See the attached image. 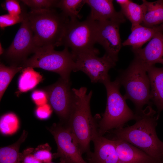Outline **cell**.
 <instances>
[{"label": "cell", "instance_id": "11", "mask_svg": "<svg viewBox=\"0 0 163 163\" xmlns=\"http://www.w3.org/2000/svg\"><path fill=\"white\" fill-rule=\"evenodd\" d=\"M71 82L60 78L54 84L45 87L48 103L58 116L61 123L66 124L70 113L73 100Z\"/></svg>", "mask_w": 163, "mask_h": 163}, {"label": "cell", "instance_id": "28", "mask_svg": "<svg viewBox=\"0 0 163 163\" xmlns=\"http://www.w3.org/2000/svg\"><path fill=\"white\" fill-rule=\"evenodd\" d=\"M26 12L22 9L21 14L14 16L6 14L0 16V27L1 28L12 26L17 23H21L23 21Z\"/></svg>", "mask_w": 163, "mask_h": 163}, {"label": "cell", "instance_id": "21", "mask_svg": "<svg viewBox=\"0 0 163 163\" xmlns=\"http://www.w3.org/2000/svg\"><path fill=\"white\" fill-rule=\"evenodd\" d=\"M33 69L27 67L22 70L18 85V89L20 92H26L32 89L42 81V76Z\"/></svg>", "mask_w": 163, "mask_h": 163}, {"label": "cell", "instance_id": "16", "mask_svg": "<svg viewBox=\"0 0 163 163\" xmlns=\"http://www.w3.org/2000/svg\"><path fill=\"white\" fill-rule=\"evenodd\" d=\"M113 139L120 163H155L157 161L142 150L125 141Z\"/></svg>", "mask_w": 163, "mask_h": 163}, {"label": "cell", "instance_id": "1", "mask_svg": "<svg viewBox=\"0 0 163 163\" xmlns=\"http://www.w3.org/2000/svg\"><path fill=\"white\" fill-rule=\"evenodd\" d=\"M151 105L136 114L133 125L115 129L114 139L125 141L142 150L156 161L163 157V142L157 136L156 127L158 117Z\"/></svg>", "mask_w": 163, "mask_h": 163}, {"label": "cell", "instance_id": "24", "mask_svg": "<svg viewBox=\"0 0 163 163\" xmlns=\"http://www.w3.org/2000/svg\"><path fill=\"white\" fill-rule=\"evenodd\" d=\"M21 66L11 65L6 66L2 63L0 64V100L11 80L18 72L22 71Z\"/></svg>", "mask_w": 163, "mask_h": 163}, {"label": "cell", "instance_id": "23", "mask_svg": "<svg viewBox=\"0 0 163 163\" xmlns=\"http://www.w3.org/2000/svg\"><path fill=\"white\" fill-rule=\"evenodd\" d=\"M85 3V0H58L56 7L60 9L62 12L70 20L74 21L81 18L79 13Z\"/></svg>", "mask_w": 163, "mask_h": 163}, {"label": "cell", "instance_id": "35", "mask_svg": "<svg viewBox=\"0 0 163 163\" xmlns=\"http://www.w3.org/2000/svg\"><path fill=\"white\" fill-rule=\"evenodd\" d=\"M155 163H163V157L160 160L157 161Z\"/></svg>", "mask_w": 163, "mask_h": 163}, {"label": "cell", "instance_id": "4", "mask_svg": "<svg viewBox=\"0 0 163 163\" xmlns=\"http://www.w3.org/2000/svg\"><path fill=\"white\" fill-rule=\"evenodd\" d=\"M147 74L144 65L134 58L126 69L120 71L117 78L125 88V99L134 104L136 114L142 111L144 105H151L150 82Z\"/></svg>", "mask_w": 163, "mask_h": 163}, {"label": "cell", "instance_id": "7", "mask_svg": "<svg viewBox=\"0 0 163 163\" xmlns=\"http://www.w3.org/2000/svg\"><path fill=\"white\" fill-rule=\"evenodd\" d=\"M97 23L88 17L82 21L70 20L61 46L71 48L73 58L80 53L99 51L94 47Z\"/></svg>", "mask_w": 163, "mask_h": 163}, {"label": "cell", "instance_id": "6", "mask_svg": "<svg viewBox=\"0 0 163 163\" xmlns=\"http://www.w3.org/2000/svg\"><path fill=\"white\" fill-rule=\"evenodd\" d=\"M33 55L21 65L23 69L40 68L59 74L64 80L70 81L71 72H74L75 62L68 48L58 51L52 46L37 48Z\"/></svg>", "mask_w": 163, "mask_h": 163}, {"label": "cell", "instance_id": "33", "mask_svg": "<svg viewBox=\"0 0 163 163\" xmlns=\"http://www.w3.org/2000/svg\"><path fill=\"white\" fill-rule=\"evenodd\" d=\"M116 2L120 5V6L125 5L128 3L130 0H116Z\"/></svg>", "mask_w": 163, "mask_h": 163}, {"label": "cell", "instance_id": "9", "mask_svg": "<svg viewBox=\"0 0 163 163\" xmlns=\"http://www.w3.org/2000/svg\"><path fill=\"white\" fill-rule=\"evenodd\" d=\"M49 130L57 147V152L53 154V158H59L66 163H88L83 158L78 144L66 124L54 123Z\"/></svg>", "mask_w": 163, "mask_h": 163}, {"label": "cell", "instance_id": "29", "mask_svg": "<svg viewBox=\"0 0 163 163\" xmlns=\"http://www.w3.org/2000/svg\"><path fill=\"white\" fill-rule=\"evenodd\" d=\"M2 6L8 12V14L14 16L20 15L22 12L18 1L16 0H6Z\"/></svg>", "mask_w": 163, "mask_h": 163}, {"label": "cell", "instance_id": "10", "mask_svg": "<svg viewBox=\"0 0 163 163\" xmlns=\"http://www.w3.org/2000/svg\"><path fill=\"white\" fill-rule=\"evenodd\" d=\"M25 13L24 18L9 47L4 51L3 57L11 65L20 66L36 49L33 34Z\"/></svg>", "mask_w": 163, "mask_h": 163}, {"label": "cell", "instance_id": "20", "mask_svg": "<svg viewBox=\"0 0 163 163\" xmlns=\"http://www.w3.org/2000/svg\"><path fill=\"white\" fill-rule=\"evenodd\" d=\"M27 135V132L24 130L20 137L15 143L0 148V163H21L19 149Z\"/></svg>", "mask_w": 163, "mask_h": 163}, {"label": "cell", "instance_id": "32", "mask_svg": "<svg viewBox=\"0 0 163 163\" xmlns=\"http://www.w3.org/2000/svg\"><path fill=\"white\" fill-rule=\"evenodd\" d=\"M33 148H28L22 153H20V158L21 163H42L34 156Z\"/></svg>", "mask_w": 163, "mask_h": 163}, {"label": "cell", "instance_id": "5", "mask_svg": "<svg viewBox=\"0 0 163 163\" xmlns=\"http://www.w3.org/2000/svg\"><path fill=\"white\" fill-rule=\"evenodd\" d=\"M106 90L107 102L105 111L97 125L100 135L113 129L123 127L129 121L136 120V115L127 105L124 96L120 92V85L116 78L103 84Z\"/></svg>", "mask_w": 163, "mask_h": 163}, {"label": "cell", "instance_id": "34", "mask_svg": "<svg viewBox=\"0 0 163 163\" xmlns=\"http://www.w3.org/2000/svg\"><path fill=\"white\" fill-rule=\"evenodd\" d=\"M4 51L2 48L1 43H0V55L3 54L4 53Z\"/></svg>", "mask_w": 163, "mask_h": 163}, {"label": "cell", "instance_id": "8", "mask_svg": "<svg viewBox=\"0 0 163 163\" xmlns=\"http://www.w3.org/2000/svg\"><path fill=\"white\" fill-rule=\"evenodd\" d=\"M99 52L80 53L73 57L75 62L74 72L81 71L89 77L93 83L104 84L110 80L109 70L115 66L117 62L105 53L101 57Z\"/></svg>", "mask_w": 163, "mask_h": 163}, {"label": "cell", "instance_id": "26", "mask_svg": "<svg viewBox=\"0 0 163 163\" xmlns=\"http://www.w3.org/2000/svg\"><path fill=\"white\" fill-rule=\"evenodd\" d=\"M23 4L30 8L31 10H41L53 9L56 7L58 0H21Z\"/></svg>", "mask_w": 163, "mask_h": 163}, {"label": "cell", "instance_id": "14", "mask_svg": "<svg viewBox=\"0 0 163 163\" xmlns=\"http://www.w3.org/2000/svg\"><path fill=\"white\" fill-rule=\"evenodd\" d=\"M132 51L134 58L145 67L155 66L156 63L163 65V31L156 34L145 47Z\"/></svg>", "mask_w": 163, "mask_h": 163}, {"label": "cell", "instance_id": "12", "mask_svg": "<svg viewBox=\"0 0 163 163\" xmlns=\"http://www.w3.org/2000/svg\"><path fill=\"white\" fill-rule=\"evenodd\" d=\"M96 41L105 50V53L117 61L122 45L119 33L120 23L107 20L97 21Z\"/></svg>", "mask_w": 163, "mask_h": 163}, {"label": "cell", "instance_id": "3", "mask_svg": "<svg viewBox=\"0 0 163 163\" xmlns=\"http://www.w3.org/2000/svg\"><path fill=\"white\" fill-rule=\"evenodd\" d=\"M27 17L37 48L60 46L69 18L54 9L30 10Z\"/></svg>", "mask_w": 163, "mask_h": 163}, {"label": "cell", "instance_id": "27", "mask_svg": "<svg viewBox=\"0 0 163 163\" xmlns=\"http://www.w3.org/2000/svg\"><path fill=\"white\" fill-rule=\"evenodd\" d=\"M51 149L50 146L47 144L41 145L34 149L33 154L35 157L42 163H50L53 158Z\"/></svg>", "mask_w": 163, "mask_h": 163}, {"label": "cell", "instance_id": "17", "mask_svg": "<svg viewBox=\"0 0 163 163\" xmlns=\"http://www.w3.org/2000/svg\"><path fill=\"white\" fill-rule=\"evenodd\" d=\"M150 85V97L156 106L158 117L163 110V67L155 66L145 67Z\"/></svg>", "mask_w": 163, "mask_h": 163}, {"label": "cell", "instance_id": "25", "mask_svg": "<svg viewBox=\"0 0 163 163\" xmlns=\"http://www.w3.org/2000/svg\"><path fill=\"white\" fill-rule=\"evenodd\" d=\"M19 124V120L16 114L12 113H6L0 118V132L4 135H12L18 131Z\"/></svg>", "mask_w": 163, "mask_h": 163}, {"label": "cell", "instance_id": "31", "mask_svg": "<svg viewBox=\"0 0 163 163\" xmlns=\"http://www.w3.org/2000/svg\"><path fill=\"white\" fill-rule=\"evenodd\" d=\"M53 109L48 103L43 105L37 106L35 110V114L38 118L45 120L49 118L51 115Z\"/></svg>", "mask_w": 163, "mask_h": 163}, {"label": "cell", "instance_id": "2", "mask_svg": "<svg viewBox=\"0 0 163 163\" xmlns=\"http://www.w3.org/2000/svg\"><path fill=\"white\" fill-rule=\"evenodd\" d=\"M87 88L82 87L73 88V100L68 120L65 124L75 136L82 154L91 151L90 143L98 133L97 124L93 117L90 107L92 94H87Z\"/></svg>", "mask_w": 163, "mask_h": 163}, {"label": "cell", "instance_id": "15", "mask_svg": "<svg viewBox=\"0 0 163 163\" xmlns=\"http://www.w3.org/2000/svg\"><path fill=\"white\" fill-rule=\"evenodd\" d=\"M85 3L91 9L88 17L97 21L107 20L118 22L121 24L125 21L121 12L116 11L112 0H85Z\"/></svg>", "mask_w": 163, "mask_h": 163}, {"label": "cell", "instance_id": "36", "mask_svg": "<svg viewBox=\"0 0 163 163\" xmlns=\"http://www.w3.org/2000/svg\"><path fill=\"white\" fill-rule=\"evenodd\" d=\"M50 163H55L51 162ZM57 163H65L64 161L62 160H60V162Z\"/></svg>", "mask_w": 163, "mask_h": 163}, {"label": "cell", "instance_id": "13", "mask_svg": "<svg viewBox=\"0 0 163 163\" xmlns=\"http://www.w3.org/2000/svg\"><path fill=\"white\" fill-rule=\"evenodd\" d=\"M94 150L87 154L88 163H120L113 139H110L98 133L93 137Z\"/></svg>", "mask_w": 163, "mask_h": 163}, {"label": "cell", "instance_id": "18", "mask_svg": "<svg viewBox=\"0 0 163 163\" xmlns=\"http://www.w3.org/2000/svg\"><path fill=\"white\" fill-rule=\"evenodd\" d=\"M161 31H163V24L152 27L139 25L131 29V33L122 45L131 46L132 50L140 49L144 44Z\"/></svg>", "mask_w": 163, "mask_h": 163}, {"label": "cell", "instance_id": "30", "mask_svg": "<svg viewBox=\"0 0 163 163\" xmlns=\"http://www.w3.org/2000/svg\"><path fill=\"white\" fill-rule=\"evenodd\" d=\"M31 97L32 100L37 106L48 103L47 95L44 91L34 90L32 92Z\"/></svg>", "mask_w": 163, "mask_h": 163}, {"label": "cell", "instance_id": "19", "mask_svg": "<svg viewBox=\"0 0 163 163\" xmlns=\"http://www.w3.org/2000/svg\"><path fill=\"white\" fill-rule=\"evenodd\" d=\"M143 15L142 25L152 27L163 24V0H142Z\"/></svg>", "mask_w": 163, "mask_h": 163}, {"label": "cell", "instance_id": "22", "mask_svg": "<svg viewBox=\"0 0 163 163\" xmlns=\"http://www.w3.org/2000/svg\"><path fill=\"white\" fill-rule=\"evenodd\" d=\"M120 7V11L131 22V29L142 24L143 15L142 4L139 5L130 0L128 3Z\"/></svg>", "mask_w": 163, "mask_h": 163}, {"label": "cell", "instance_id": "37", "mask_svg": "<svg viewBox=\"0 0 163 163\" xmlns=\"http://www.w3.org/2000/svg\"></svg>", "mask_w": 163, "mask_h": 163}]
</instances>
